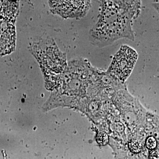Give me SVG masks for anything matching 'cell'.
Instances as JSON below:
<instances>
[{
	"instance_id": "1",
	"label": "cell",
	"mask_w": 159,
	"mask_h": 159,
	"mask_svg": "<svg viewBox=\"0 0 159 159\" xmlns=\"http://www.w3.org/2000/svg\"><path fill=\"white\" fill-rule=\"evenodd\" d=\"M99 2L101 10L99 19L90 32L92 43L103 48L122 38L134 40L132 23L140 13L141 1Z\"/></svg>"
},
{
	"instance_id": "2",
	"label": "cell",
	"mask_w": 159,
	"mask_h": 159,
	"mask_svg": "<svg viewBox=\"0 0 159 159\" xmlns=\"http://www.w3.org/2000/svg\"><path fill=\"white\" fill-rule=\"evenodd\" d=\"M138 57L134 49L122 46L114 56L107 73L114 79L124 82L131 74Z\"/></svg>"
},
{
	"instance_id": "3",
	"label": "cell",
	"mask_w": 159,
	"mask_h": 159,
	"mask_svg": "<svg viewBox=\"0 0 159 159\" xmlns=\"http://www.w3.org/2000/svg\"><path fill=\"white\" fill-rule=\"evenodd\" d=\"M53 12L66 18H78L86 14L91 7L90 1H49Z\"/></svg>"
},
{
	"instance_id": "4",
	"label": "cell",
	"mask_w": 159,
	"mask_h": 159,
	"mask_svg": "<svg viewBox=\"0 0 159 159\" xmlns=\"http://www.w3.org/2000/svg\"><path fill=\"white\" fill-rule=\"evenodd\" d=\"M15 27L11 22L0 20V55L10 54L16 45Z\"/></svg>"
},
{
	"instance_id": "5",
	"label": "cell",
	"mask_w": 159,
	"mask_h": 159,
	"mask_svg": "<svg viewBox=\"0 0 159 159\" xmlns=\"http://www.w3.org/2000/svg\"><path fill=\"white\" fill-rule=\"evenodd\" d=\"M18 2L0 1V20L12 22L17 15Z\"/></svg>"
},
{
	"instance_id": "6",
	"label": "cell",
	"mask_w": 159,
	"mask_h": 159,
	"mask_svg": "<svg viewBox=\"0 0 159 159\" xmlns=\"http://www.w3.org/2000/svg\"><path fill=\"white\" fill-rule=\"evenodd\" d=\"M128 147L131 152L135 153H139L142 149V145L136 140H131L129 142Z\"/></svg>"
},
{
	"instance_id": "7",
	"label": "cell",
	"mask_w": 159,
	"mask_h": 159,
	"mask_svg": "<svg viewBox=\"0 0 159 159\" xmlns=\"http://www.w3.org/2000/svg\"><path fill=\"white\" fill-rule=\"evenodd\" d=\"M97 141L100 145H106L107 144L109 141V138L107 134L103 131H99L97 134Z\"/></svg>"
},
{
	"instance_id": "8",
	"label": "cell",
	"mask_w": 159,
	"mask_h": 159,
	"mask_svg": "<svg viewBox=\"0 0 159 159\" xmlns=\"http://www.w3.org/2000/svg\"><path fill=\"white\" fill-rule=\"evenodd\" d=\"M146 146L148 149H154L156 148L157 142L156 139L153 137H149L146 139Z\"/></svg>"
},
{
	"instance_id": "9",
	"label": "cell",
	"mask_w": 159,
	"mask_h": 159,
	"mask_svg": "<svg viewBox=\"0 0 159 159\" xmlns=\"http://www.w3.org/2000/svg\"><path fill=\"white\" fill-rule=\"evenodd\" d=\"M149 159H159V152L157 150H153L151 152L149 156Z\"/></svg>"
},
{
	"instance_id": "10",
	"label": "cell",
	"mask_w": 159,
	"mask_h": 159,
	"mask_svg": "<svg viewBox=\"0 0 159 159\" xmlns=\"http://www.w3.org/2000/svg\"><path fill=\"white\" fill-rule=\"evenodd\" d=\"M153 6L154 7L155 9H156L157 11H158L159 14V2H155L152 4Z\"/></svg>"
}]
</instances>
